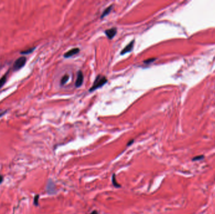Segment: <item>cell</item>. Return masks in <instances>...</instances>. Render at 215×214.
I'll return each mask as SVG.
<instances>
[{"mask_svg":"<svg viewBox=\"0 0 215 214\" xmlns=\"http://www.w3.org/2000/svg\"><path fill=\"white\" fill-rule=\"evenodd\" d=\"M132 143H133V140H132V141H130V142H129V143H128V144H127V145H128V146L130 145V144H132Z\"/></svg>","mask_w":215,"mask_h":214,"instance_id":"cell-17","label":"cell"},{"mask_svg":"<svg viewBox=\"0 0 215 214\" xmlns=\"http://www.w3.org/2000/svg\"><path fill=\"white\" fill-rule=\"evenodd\" d=\"M79 48H73L69 50V51H68L67 52L65 53L64 57L65 58H69V57H73V55H76L77 53L79 52Z\"/></svg>","mask_w":215,"mask_h":214,"instance_id":"cell-6","label":"cell"},{"mask_svg":"<svg viewBox=\"0 0 215 214\" xmlns=\"http://www.w3.org/2000/svg\"><path fill=\"white\" fill-rule=\"evenodd\" d=\"M69 76L68 75H65L63 76V77H62V78L61 79V85H64V84H66L67 82L69 80Z\"/></svg>","mask_w":215,"mask_h":214,"instance_id":"cell-8","label":"cell"},{"mask_svg":"<svg viewBox=\"0 0 215 214\" xmlns=\"http://www.w3.org/2000/svg\"><path fill=\"white\" fill-rule=\"evenodd\" d=\"M105 33L106 35L107 36V37L110 40H111L112 39H113L114 36H115V35L117 33V29L116 28H111L110 29H108L104 32Z\"/></svg>","mask_w":215,"mask_h":214,"instance_id":"cell-5","label":"cell"},{"mask_svg":"<svg viewBox=\"0 0 215 214\" xmlns=\"http://www.w3.org/2000/svg\"><path fill=\"white\" fill-rule=\"evenodd\" d=\"M83 80H84V75L82 71L79 70L77 72V80H76V83H75V85L76 87H79L82 85L83 83Z\"/></svg>","mask_w":215,"mask_h":214,"instance_id":"cell-3","label":"cell"},{"mask_svg":"<svg viewBox=\"0 0 215 214\" xmlns=\"http://www.w3.org/2000/svg\"><path fill=\"white\" fill-rule=\"evenodd\" d=\"M112 8H113V6H112V5H111V6H110L109 7L106 8L105 10L104 11V12L103 13V14H102L101 16V18H103L104 16L108 15L110 14V12H111Z\"/></svg>","mask_w":215,"mask_h":214,"instance_id":"cell-7","label":"cell"},{"mask_svg":"<svg viewBox=\"0 0 215 214\" xmlns=\"http://www.w3.org/2000/svg\"><path fill=\"white\" fill-rule=\"evenodd\" d=\"M35 49V48H30V49H28V50H27V51H23L21 52V54H30V53L32 52L33 51V50Z\"/></svg>","mask_w":215,"mask_h":214,"instance_id":"cell-12","label":"cell"},{"mask_svg":"<svg viewBox=\"0 0 215 214\" xmlns=\"http://www.w3.org/2000/svg\"><path fill=\"white\" fill-rule=\"evenodd\" d=\"M91 214H98V212H96V211H94V212H92V213H91Z\"/></svg>","mask_w":215,"mask_h":214,"instance_id":"cell-16","label":"cell"},{"mask_svg":"<svg viewBox=\"0 0 215 214\" xmlns=\"http://www.w3.org/2000/svg\"><path fill=\"white\" fill-rule=\"evenodd\" d=\"M3 178L2 176L0 175V183L3 182Z\"/></svg>","mask_w":215,"mask_h":214,"instance_id":"cell-15","label":"cell"},{"mask_svg":"<svg viewBox=\"0 0 215 214\" xmlns=\"http://www.w3.org/2000/svg\"><path fill=\"white\" fill-rule=\"evenodd\" d=\"M6 79H7V76H6V75L3 76V77H1V78L0 79V89H1V87L3 86V85L5 84V83L6 82Z\"/></svg>","mask_w":215,"mask_h":214,"instance_id":"cell-9","label":"cell"},{"mask_svg":"<svg viewBox=\"0 0 215 214\" xmlns=\"http://www.w3.org/2000/svg\"><path fill=\"white\" fill-rule=\"evenodd\" d=\"M107 82V79L104 76L101 75H98L97 77H96V79H95L93 85H92V86L91 87L90 89H89V92H92V91H94L95 90L100 88V87L103 86L104 84H106Z\"/></svg>","mask_w":215,"mask_h":214,"instance_id":"cell-1","label":"cell"},{"mask_svg":"<svg viewBox=\"0 0 215 214\" xmlns=\"http://www.w3.org/2000/svg\"><path fill=\"white\" fill-rule=\"evenodd\" d=\"M115 174H114L113 176L112 177V182H113V184L114 186H115V187H120V185H118V183L116 182V180H115Z\"/></svg>","mask_w":215,"mask_h":214,"instance_id":"cell-10","label":"cell"},{"mask_svg":"<svg viewBox=\"0 0 215 214\" xmlns=\"http://www.w3.org/2000/svg\"><path fill=\"white\" fill-rule=\"evenodd\" d=\"M155 60H156V58H149V59L146 60L144 61V63H145V64H150V63H151V62H154Z\"/></svg>","mask_w":215,"mask_h":214,"instance_id":"cell-13","label":"cell"},{"mask_svg":"<svg viewBox=\"0 0 215 214\" xmlns=\"http://www.w3.org/2000/svg\"><path fill=\"white\" fill-rule=\"evenodd\" d=\"M27 62V58L25 57H21L17 59L13 65V69L15 70H18L23 67Z\"/></svg>","mask_w":215,"mask_h":214,"instance_id":"cell-2","label":"cell"},{"mask_svg":"<svg viewBox=\"0 0 215 214\" xmlns=\"http://www.w3.org/2000/svg\"><path fill=\"white\" fill-rule=\"evenodd\" d=\"M39 195H36L35 197V199H34V204H35V205H38V202H39Z\"/></svg>","mask_w":215,"mask_h":214,"instance_id":"cell-14","label":"cell"},{"mask_svg":"<svg viewBox=\"0 0 215 214\" xmlns=\"http://www.w3.org/2000/svg\"><path fill=\"white\" fill-rule=\"evenodd\" d=\"M204 158L203 155H199V156H196V157H194L193 158V161H199L201 160V159H202Z\"/></svg>","mask_w":215,"mask_h":214,"instance_id":"cell-11","label":"cell"},{"mask_svg":"<svg viewBox=\"0 0 215 214\" xmlns=\"http://www.w3.org/2000/svg\"><path fill=\"white\" fill-rule=\"evenodd\" d=\"M134 43H135V41L132 40L130 43H128V44L127 45H126V47H125L122 50V52H121V53H120V55H125V54H127V53L130 52L132 50Z\"/></svg>","mask_w":215,"mask_h":214,"instance_id":"cell-4","label":"cell"}]
</instances>
